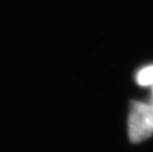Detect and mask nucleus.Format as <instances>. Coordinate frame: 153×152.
I'll use <instances>...</instances> for the list:
<instances>
[{
  "mask_svg": "<svg viewBox=\"0 0 153 152\" xmlns=\"http://www.w3.org/2000/svg\"><path fill=\"white\" fill-rule=\"evenodd\" d=\"M153 134V106L133 102L128 117L131 141L140 142Z\"/></svg>",
  "mask_w": 153,
  "mask_h": 152,
  "instance_id": "1",
  "label": "nucleus"
},
{
  "mask_svg": "<svg viewBox=\"0 0 153 152\" xmlns=\"http://www.w3.org/2000/svg\"><path fill=\"white\" fill-rule=\"evenodd\" d=\"M136 81L141 86L153 85V66L143 68L137 73Z\"/></svg>",
  "mask_w": 153,
  "mask_h": 152,
  "instance_id": "2",
  "label": "nucleus"
}]
</instances>
